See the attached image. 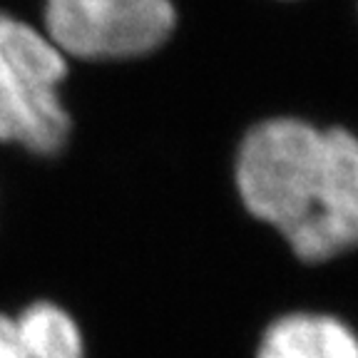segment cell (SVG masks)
Returning a JSON list of instances; mask_svg holds the SVG:
<instances>
[{
    "label": "cell",
    "mask_w": 358,
    "mask_h": 358,
    "mask_svg": "<svg viewBox=\"0 0 358 358\" xmlns=\"http://www.w3.org/2000/svg\"><path fill=\"white\" fill-rule=\"evenodd\" d=\"M234 187L244 212L301 266L358 249V134L346 124L268 117L241 134Z\"/></svg>",
    "instance_id": "6da1fadb"
},
{
    "label": "cell",
    "mask_w": 358,
    "mask_h": 358,
    "mask_svg": "<svg viewBox=\"0 0 358 358\" xmlns=\"http://www.w3.org/2000/svg\"><path fill=\"white\" fill-rule=\"evenodd\" d=\"M257 358H358V334L336 313L289 308L262 329Z\"/></svg>",
    "instance_id": "5b68a950"
},
{
    "label": "cell",
    "mask_w": 358,
    "mask_h": 358,
    "mask_svg": "<svg viewBox=\"0 0 358 358\" xmlns=\"http://www.w3.org/2000/svg\"><path fill=\"white\" fill-rule=\"evenodd\" d=\"M70 67L40 25L0 10V147L52 157L67 145L73 120L62 85Z\"/></svg>",
    "instance_id": "7a4b0ae2"
},
{
    "label": "cell",
    "mask_w": 358,
    "mask_h": 358,
    "mask_svg": "<svg viewBox=\"0 0 358 358\" xmlns=\"http://www.w3.org/2000/svg\"><path fill=\"white\" fill-rule=\"evenodd\" d=\"M40 28L70 60H137L167 43L177 10L172 0H43Z\"/></svg>",
    "instance_id": "3957f363"
},
{
    "label": "cell",
    "mask_w": 358,
    "mask_h": 358,
    "mask_svg": "<svg viewBox=\"0 0 358 358\" xmlns=\"http://www.w3.org/2000/svg\"><path fill=\"white\" fill-rule=\"evenodd\" d=\"M87 336L70 308L33 299L17 311H0V358H85Z\"/></svg>",
    "instance_id": "277c9868"
}]
</instances>
